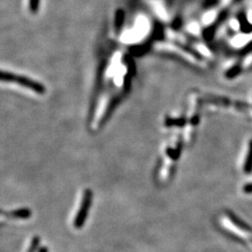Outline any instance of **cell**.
Here are the masks:
<instances>
[{"label": "cell", "mask_w": 252, "mask_h": 252, "mask_svg": "<svg viewBox=\"0 0 252 252\" xmlns=\"http://www.w3.org/2000/svg\"><path fill=\"white\" fill-rule=\"evenodd\" d=\"M1 80L3 82L6 81L9 84L19 85L27 90L35 93V94H44V87L40 83L36 82L34 80H31L27 77H25V76H20L17 74H12L11 72H2Z\"/></svg>", "instance_id": "obj_1"}, {"label": "cell", "mask_w": 252, "mask_h": 252, "mask_svg": "<svg viewBox=\"0 0 252 252\" xmlns=\"http://www.w3.org/2000/svg\"><path fill=\"white\" fill-rule=\"evenodd\" d=\"M220 222L223 227L228 229L230 233L238 236V238H241L252 246V231L241 223V221H238L233 216H222Z\"/></svg>", "instance_id": "obj_2"}, {"label": "cell", "mask_w": 252, "mask_h": 252, "mask_svg": "<svg viewBox=\"0 0 252 252\" xmlns=\"http://www.w3.org/2000/svg\"><path fill=\"white\" fill-rule=\"evenodd\" d=\"M91 203V191H86L83 195V198L81 201V205H80V208L77 211L76 214V218L74 219V224L76 227H80V226L83 223V220H85V217L87 214V210H88V207L89 204Z\"/></svg>", "instance_id": "obj_3"}, {"label": "cell", "mask_w": 252, "mask_h": 252, "mask_svg": "<svg viewBox=\"0 0 252 252\" xmlns=\"http://www.w3.org/2000/svg\"><path fill=\"white\" fill-rule=\"evenodd\" d=\"M252 42V33H249V34H239L234 36L232 39H231V45L240 49V48H244L245 46L250 44Z\"/></svg>", "instance_id": "obj_4"}, {"label": "cell", "mask_w": 252, "mask_h": 252, "mask_svg": "<svg viewBox=\"0 0 252 252\" xmlns=\"http://www.w3.org/2000/svg\"><path fill=\"white\" fill-rule=\"evenodd\" d=\"M218 16H219V12L217 9L208 11L203 16V24L205 26H210L216 21Z\"/></svg>", "instance_id": "obj_5"}, {"label": "cell", "mask_w": 252, "mask_h": 252, "mask_svg": "<svg viewBox=\"0 0 252 252\" xmlns=\"http://www.w3.org/2000/svg\"><path fill=\"white\" fill-rule=\"evenodd\" d=\"M252 140L249 144V149L248 153L246 156V160L244 162V171L246 173L252 171Z\"/></svg>", "instance_id": "obj_6"}, {"label": "cell", "mask_w": 252, "mask_h": 252, "mask_svg": "<svg viewBox=\"0 0 252 252\" xmlns=\"http://www.w3.org/2000/svg\"><path fill=\"white\" fill-rule=\"evenodd\" d=\"M28 213H29V212L25 211V210H19V211H13V212H11V213H8L7 217L11 218V219L20 218V219H23V220H24L25 218H27V217L29 216V215H28Z\"/></svg>", "instance_id": "obj_7"}, {"label": "cell", "mask_w": 252, "mask_h": 252, "mask_svg": "<svg viewBox=\"0 0 252 252\" xmlns=\"http://www.w3.org/2000/svg\"><path fill=\"white\" fill-rule=\"evenodd\" d=\"M252 65V54H249V55H247L246 57H245V59L243 60V62H242V65H241V67L242 68H249V67H251Z\"/></svg>", "instance_id": "obj_8"}, {"label": "cell", "mask_w": 252, "mask_h": 252, "mask_svg": "<svg viewBox=\"0 0 252 252\" xmlns=\"http://www.w3.org/2000/svg\"><path fill=\"white\" fill-rule=\"evenodd\" d=\"M230 27H232V29L237 31V30H239V28H240V23H239V21H237L236 19H233V20H231V22H230Z\"/></svg>", "instance_id": "obj_9"}, {"label": "cell", "mask_w": 252, "mask_h": 252, "mask_svg": "<svg viewBox=\"0 0 252 252\" xmlns=\"http://www.w3.org/2000/svg\"><path fill=\"white\" fill-rule=\"evenodd\" d=\"M247 19H248V22L252 25V10H249V12L247 13Z\"/></svg>", "instance_id": "obj_10"}, {"label": "cell", "mask_w": 252, "mask_h": 252, "mask_svg": "<svg viewBox=\"0 0 252 252\" xmlns=\"http://www.w3.org/2000/svg\"><path fill=\"white\" fill-rule=\"evenodd\" d=\"M245 190L246 191H252V185H249V186H246L245 187Z\"/></svg>", "instance_id": "obj_11"}, {"label": "cell", "mask_w": 252, "mask_h": 252, "mask_svg": "<svg viewBox=\"0 0 252 252\" xmlns=\"http://www.w3.org/2000/svg\"><path fill=\"white\" fill-rule=\"evenodd\" d=\"M232 0H223V3H222V5H228L230 2H231Z\"/></svg>", "instance_id": "obj_12"}]
</instances>
